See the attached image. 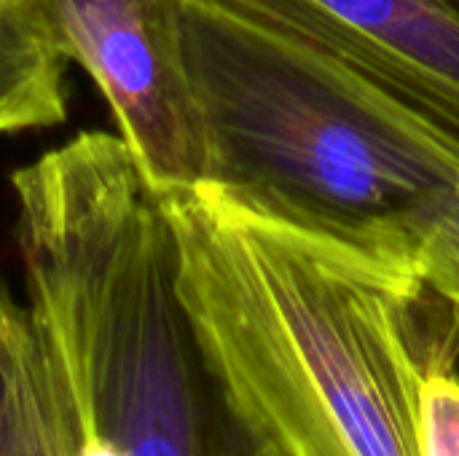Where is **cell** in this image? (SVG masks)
I'll return each mask as SVG.
<instances>
[{
	"label": "cell",
	"instance_id": "4",
	"mask_svg": "<svg viewBox=\"0 0 459 456\" xmlns=\"http://www.w3.org/2000/svg\"><path fill=\"white\" fill-rule=\"evenodd\" d=\"M46 38L108 99L156 194L207 180V140L175 0H24Z\"/></svg>",
	"mask_w": 459,
	"mask_h": 456
},
{
	"label": "cell",
	"instance_id": "6",
	"mask_svg": "<svg viewBox=\"0 0 459 456\" xmlns=\"http://www.w3.org/2000/svg\"><path fill=\"white\" fill-rule=\"evenodd\" d=\"M0 456H86L65 371L11 293L0 306Z\"/></svg>",
	"mask_w": 459,
	"mask_h": 456
},
{
	"label": "cell",
	"instance_id": "2",
	"mask_svg": "<svg viewBox=\"0 0 459 456\" xmlns=\"http://www.w3.org/2000/svg\"><path fill=\"white\" fill-rule=\"evenodd\" d=\"M11 191L27 309L86 456H288L212 366L164 202L118 134H75L16 169Z\"/></svg>",
	"mask_w": 459,
	"mask_h": 456
},
{
	"label": "cell",
	"instance_id": "10",
	"mask_svg": "<svg viewBox=\"0 0 459 456\" xmlns=\"http://www.w3.org/2000/svg\"><path fill=\"white\" fill-rule=\"evenodd\" d=\"M11 290L5 288V282H3V277H0V306H3V301H5V296H8Z\"/></svg>",
	"mask_w": 459,
	"mask_h": 456
},
{
	"label": "cell",
	"instance_id": "9",
	"mask_svg": "<svg viewBox=\"0 0 459 456\" xmlns=\"http://www.w3.org/2000/svg\"><path fill=\"white\" fill-rule=\"evenodd\" d=\"M414 269L433 293L459 312V185L425 234Z\"/></svg>",
	"mask_w": 459,
	"mask_h": 456
},
{
	"label": "cell",
	"instance_id": "8",
	"mask_svg": "<svg viewBox=\"0 0 459 456\" xmlns=\"http://www.w3.org/2000/svg\"><path fill=\"white\" fill-rule=\"evenodd\" d=\"M459 349L438 355L422 379V456H459Z\"/></svg>",
	"mask_w": 459,
	"mask_h": 456
},
{
	"label": "cell",
	"instance_id": "3",
	"mask_svg": "<svg viewBox=\"0 0 459 456\" xmlns=\"http://www.w3.org/2000/svg\"><path fill=\"white\" fill-rule=\"evenodd\" d=\"M207 180L417 274L459 145L261 0H175Z\"/></svg>",
	"mask_w": 459,
	"mask_h": 456
},
{
	"label": "cell",
	"instance_id": "1",
	"mask_svg": "<svg viewBox=\"0 0 459 456\" xmlns=\"http://www.w3.org/2000/svg\"><path fill=\"white\" fill-rule=\"evenodd\" d=\"M178 288L242 409L288 456H422L428 366L459 312L414 271L212 183L159 194Z\"/></svg>",
	"mask_w": 459,
	"mask_h": 456
},
{
	"label": "cell",
	"instance_id": "5",
	"mask_svg": "<svg viewBox=\"0 0 459 456\" xmlns=\"http://www.w3.org/2000/svg\"><path fill=\"white\" fill-rule=\"evenodd\" d=\"M459 145V0H261Z\"/></svg>",
	"mask_w": 459,
	"mask_h": 456
},
{
	"label": "cell",
	"instance_id": "7",
	"mask_svg": "<svg viewBox=\"0 0 459 456\" xmlns=\"http://www.w3.org/2000/svg\"><path fill=\"white\" fill-rule=\"evenodd\" d=\"M65 62L24 0H0V134L67 118Z\"/></svg>",
	"mask_w": 459,
	"mask_h": 456
}]
</instances>
